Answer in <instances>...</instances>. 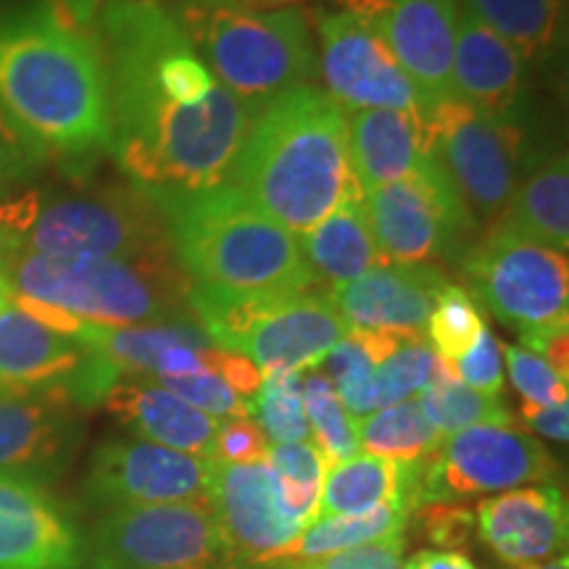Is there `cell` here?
<instances>
[{"label":"cell","instance_id":"c3c4849f","mask_svg":"<svg viewBox=\"0 0 569 569\" xmlns=\"http://www.w3.org/2000/svg\"><path fill=\"white\" fill-rule=\"evenodd\" d=\"M519 417L538 436L559 440L567 443L569 438V401L551 403V407H536V403H525L519 407Z\"/></svg>","mask_w":569,"mask_h":569},{"label":"cell","instance_id":"681fc988","mask_svg":"<svg viewBox=\"0 0 569 569\" xmlns=\"http://www.w3.org/2000/svg\"><path fill=\"white\" fill-rule=\"evenodd\" d=\"M401 569H478L465 553L457 551H417Z\"/></svg>","mask_w":569,"mask_h":569},{"label":"cell","instance_id":"f1b7e54d","mask_svg":"<svg viewBox=\"0 0 569 569\" xmlns=\"http://www.w3.org/2000/svg\"><path fill=\"white\" fill-rule=\"evenodd\" d=\"M71 338L113 361L124 377H151L161 356L172 348L211 346L198 322L111 327L80 319Z\"/></svg>","mask_w":569,"mask_h":569},{"label":"cell","instance_id":"4316f807","mask_svg":"<svg viewBox=\"0 0 569 569\" xmlns=\"http://www.w3.org/2000/svg\"><path fill=\"white\" fill-rule=\"evenodd\" d=\"M538 243L567 253L569 248V163L565 151H551L532 161L515 196L498 219Z\"/></svg>","mask_w":569,"mask_h":569},{"label":"cell","instance_id":"44dd1931","mask_svg":"<svg viewBox=\"0 0 569 569\" xmlns=\"http://www.w3.org/2000/svg\"><path fill=\"white\" fill-rule=\"evenodd\" d=\"M453 96L493 119L522 124L528 63L507 40L459 9L451 69Z\"/></svg>","mask_w":569,"mask_h":569},{"label":"cell","instance_id":"7bdbcfd3","mask_svg":"<svg viewBox=\"0 0 569 569\" xmlns=\"http://www.w3.org/2000/svg\"><path fill=\"white\" fill-rule=\"evenodd\" d=\"M269 453V438L251 417H230L219 422L211 440V461L222 465H253L264 461Z\"/></svg>","mask_w":569,"mask_h":569},{"label":"cell","instance_id":"7402d4cb","mask_svg":"<svg viewBox=\"0 0 569 569\" xmlns=\"http://www.w3.org/2000/svg\"><path fill=\"white\" fill-rule=\"evenodd\" d=\"M478 528L507 565L538 567L567 543V503L557 486L515 488L478 503Z\"/></svg>","mask_w":569,"mask_h":569},{"label":"cell","instance_id":"f35d334b","mask_svg":"<svg viewBox=\"0 0 569 569\" xmlns=\"http://www.w3.org/2000/svg\"><path fill=\"white\" fill-rule=\"evenodd\" d=\"M322 365L325 377L332 382L340 403L353 419H361L380 409L375 393V361L369 359L365 348L356 343L353 336L340 340L325 356Z\"/></svg>","mask_w":569,"mask_h":569},{"label":"cell","instance_id":"52a82bcc","mask_svg":"<svg viewBox=\"0 0 569 569\" xmlns=\"http://www.w3.org/2000/svg\"><path fill=\"white\" fill-rule=\"evenodd\" d=\"M174 19L213 80L264 106L315 74V46L298 9L261 11L243 0H180Z\"/></svg>","mask_w":569,"mask_h":569},{"label":"cell","instance_id":"d6986e66","mask_svg":"<svg viewBox=\"0 0 569 569\" xmlns=\"http://www.w3.org/2000/svg\"><path fill=\"white\" fill-rule=\"evenodd\" d=\"M448 284L436 264H380L330 293L348 332L425 338V325Z\"/></svg>","mask_w":569,"mask_h":569},{"label":"cell","instance_id":"d4e9b609","mask_svg":"<svg viewBox=\"0 0 569 569\" xmlns=\"http://www.w3.org/2000/svg\"><path fill=\"white\" fill-rule=\"evenodd\" d=\"M430 148V132L417 113L365 109L348 119V151L361 193L407 180L422 167Z\"/></svg>","mask_w":569,"mask_h":569},{"label":"cell","instance_id":"4fadbf2b","mask_svg":"<svg viewBox=\"0 0 569 569\" xmlns=\"http://www.w3.org/2000/svg\"><path fill=\"white\" fill-rule=\"evenodd\" d=\"M365 209L386 264H432L469 248L478 227L432 148L407 180L365 193Z\"/></svg>","mask_w":569,"mask_h":569},{"label":"cell","instance_id":"7a4b0ae2","mask_svg":"<svg viewBox=\"0 0 569 569\" xmlns=\"http://www.w3.org/2000/svg\"><path fill=\"white\" fill-rule=\"evenodd\" d=\"M0 106L53 159L111 151L101 48L56 0L0 11Z\"/></svg>","mask_w":569,"mask_h":569},{"label":"cell","instance_id":"9c48e42d","mask_svg":"<svg viewBox=\"0 0 569 569\" xmlns=\"http://www.w3.org/2000/svg\"><path fill=\"white\" fill-rule=\"evenodd\" d=\"M461 274L480 309L515 327L522 343L567 327V253L496 222L486 238L461 256Z\"/></svg>","mask_w":569,"mask_h":569},{"label":"cell","instance_id":"816d5d0a","mask_svg":"<svg viewBox=\"0 0 569 569\" xmlns=\"http://www.w3.org/2000/svg\"><path fill=\"white\" fill-rule=\"evenodd\" d=\"M272 565V561H269ZM277 565H284V569H338L332 567L327 559H315V561H296V559H282Z\"/></svg>","mask_w":569,"mask_h":569},{"label":"cell","instance_id":"6da1fadb","mask_svg":"<svg viewBox=\"0 0 569 569\" xmlns=\"http://www.w3.org/2000/svg\"><path fill=\"white\" fill-rule=\"evenodd\" d=\"M159 3L106 0L98 21L111 151L127 180L142 190H209L230 169L261 106L224 90L203 106L169 101L151 59Z\"/></svg>","mask_w":569,"mask_h":569},{"label":"cell","instance_id":"5bb4252c","mask_svg":"<svg viewBox=\"0 0 569 569\" xmlns=\"http://www.w3.org/2000/svg\"><path fill=\"white\" fill-rule=\"evenodd\" d=\"M84 498L103 511L209 501V461L140 438L106 440L92 451Z\"/></svg>","mask_w":569,"mask_h":569},{"label":"cell","instance_id":"ab89813d","mask_svg":"<svg viewBox=\"0 0 569 569\" xmlns=\"http://www.w3.org/2000/svg\"><path fill=\"white\" fill-rule=\"evenodd\" d=\"M53 156L27 134L0 106V201L24 188Z\"/></svg>","mask_w":569,"mask_h":569},{"label":"cell","instance_id":"7c38bea8","mask_svg":"<svg viewBox=\"0 0 569 569\" xmlns=\"http://www.w3.org/2000/svg\"><path fill=\"white\" fill-rule=\"evenodd\" d=\"M90 569H234L209 501L111 509L88 543Z\"/></svg>","mask_w":569,"mask_h":569},{"label":"cell","instance_id":"603a6c76","mask_svg":"<svg viewBox=\"0 0 569 569\" xmlns=\"http://www.w3.org/2000/svg\"><path fill=\"white\" fill-rule=\"evenodd\" d=\"M90 353L88 346L21 311L11 298L0 301V388L67 396Z\"/></svg>","mask_w":569,"mask_h":569},{"label":"cell","instance_id":"e575fe53","mask_svg":"<svg viewBox=\"0 0 569 569\" xmlns=\"http://www.w3.org/2000/svg\"><path fill=\"white\" fill-rule=\"evenodd\" d=\"M303 409L311 436L317 440L315 446L322 451L327 467L359 453L356 419L348 415L332 382L322 372L303 375Z\"/></svg>","mask_w":569,"mask_h":569},{"label":"cell","instance_id":"e0dca14e","mask_svg":"<svg viewBox=\"0 0 569 569\" xmlns=\"http://www.w3.org/2000/svg\"><path fill=\"white\" fill-rule=\"evenodd\" d=\"M209 461V503L222 543L243 565H269L301 536V525L284 517L277 501L274 478L267 459L253 465Z\"/></svg>","mask_w":569,"mask_h":569},{"label":"cell","instance_id":"484cf974","mask_svg":"<svg viewBox=\"0 0 569 569\" xmlns=\"http://www.w3.org/2000/svg\"><path fill=\"white\" fill-rule=\"evenodd\" d=\"M298 243L311 274L317 277L322 290L330 288V293L359 280L372 267L386 264L369 227L365 196L346 201L315 230L301 234Z\"/></svg>","mask_w":569,"mask_h":569},{"label":"cell","instance_id":"5b68a950","mask_svg":"<svg viewBox=\"0 0 569 569\" xmlns=\"http://www.w3.org/2000/svg\"><path fill=\"white\" fill-rule=\"evenodd\" d=\"M0 251L127 261L174 248L151 196L124 182L13 190L0 201Z\"/></svg>","mask_w":569,"mask_h":569},{"label":"cell","instance_id":"60d3db41","mask_svg":"<svg viewBox=\"0 0 569 569\" xmlns=\"http://www.w3.org/2000/svg\"><path fill=\"white\" fill-rule=\"evenodd\" d=\"M161 388L174 393L209 417H251V401L240 398L219 375L201 372L190 377H153Z\"/></svg>","mask_w":569,"mask_h":569},{"label":"cell","instance_id":"b9f144b4","mask_svg":"<svg viewBox=\"0 0 569 569\" xmlns=\"http://www.w3.org/2000/svg\"><path fill=\"white\" fill-rule=\"evenodd\" d=\"M507 365L509 377L515 382L525 403H536V407H551V403L567 401V380L553 372L546 365L543 356L525 346L507 348Z\"/></svg>","mask_w":569,"mask_h":569},{"label":"cell","instance_id":"8992f818","mask_svg":"<svg viewBox=\"0 0 569 569\" xmlns=\"http://www.w3.org/2000/svg\"><path fill=\"white\" fill-rule=\"evenodd\" d=\"M11 293L34 298L84 322L127 327L196 322L193 282L174 253L148 259H48L0 251Z\"/></svg>","mask_w":569,"mask_h":569},{"label":"cell","instance_id":"74e56055","mask_svg":"<svg viewBox=\"0 0 569 569\" xmlns=\"http://www.w3.org/2000/svg\"><path fill=\"white\" fill-rule=\"evenodd\" d=\"M438 372V356L427 346L425 338H407L388 359L375 367L377 407L409 401L422 390Z\"/></svg>","mask_w":569,"mask_h":569},{"label":"cell","instance_id":"1f68e13d","mask_svg":"<svg viewBox=\"0 0 569 569\" xmlns=\"http://www.w3.org/2000/svg\"><path fill=\"white\" fill-rule=\"evenodd\" d=\"M356 438L367 453L398 465L430 457L443 443V436L430 425L417 401L390 403L356 419Z\"/></svg>","mask_w":569,"mask_h":569},{"label":"cell","instance_id":"2e32d148","mask_svg":"<svg viewBox=\"0 0 569 569\" xmlns=\"http://www.w3.org/2000/svg\"><path fill=\"white\" fill-rule=\"evenodd\" d=\"M319 40L327 90L343 109H390L427 117L422 96L386 42L351 13H330L319 21Z\"/></svg>","mask_w":569,"mask_h":569},{"label":"cell","instance_id":"7dc6e473","mask_svg":"<svg viewBox=\"0 0 569 569\" xmlns=\"http://www.w3.org/2000/svg\"><path fill=\"white\" fill-rule=\"evenodd\" d=\"M401 553L403 536H390L325 559L338 569H401Z\"/></svg>","mask_w":569,"mask_h":569},{"label":"cell","instance_id":"30bf717a","mask_svg":"<svg viewBox=\"0 0 569 569\" xmlns=\"http://www.w3.org/2000/svg\"><path fill=\"white\" fill-rule=\"evenodd\" d=\"M559 467L536 438L515 427L478 425L446 436L430 457L403 465V507L507 493L525 482L553 486Z\"/></svg>","mask_w":569,"mask_h":569},{"label":"cell","instance_id":"ee69618b","mask_svg":"<svg viewBox=\"0 0 569 569\" xmlns=\"http://www.w3.org/2000/svg\"><path fill=\"white\" fill-rule=\"evenodd\" d=\"M448 367H451V372L457 375V380L465 382L467 388L478 390V393H486V396H501L503 390L501 343H498V338L488 330V327L480 332L478 343Z\"/></svg>","mask_w":569,"mask_h":569},{"label":"cell","instance_id":"bcb514c9","mask_svg":"<svg viewBox=\"0 0 569 569\" xmlns=\"http://www.w3.org/2000/svg\"><path fill=\"white\" fill-rule=\"evenodd\" d=\"M201 359H203L206 372L222 377L227 386H230L240 398H246V401H251L256 390L261 388V380H264V375L259 372V367H256L253 361H248L246 356L209 346L201 351Z\"/></svg>","mask_w":569,"mask_h":569},{"label":"cell","instance_id":"ba28073f","mask_svg":"<svg viewBox=\"0 0 569 569\" xmlns=\"http://www.w3.org/2000/svg\"><path fill=\"white\" fill-rule=\"evenodd\" d=\"M190 303L213 348L246 356L261 375L303 372L322 365L348 336L327 293L238 298L193 288Z\"/></svg>","mask_w":569,"mask_h":569},{"label":"cell","instance_id":"3957f363","mask_svg":"<svg viewBox=\"0 0 569 569\" xmlns=\"http://www.w3.org/2000/svg\"><path fill=\"white\" fill-rule=\"evenodd\" d=\"M227 184L301 238L351 198H361L348 151V113L315 84L261 106Z\"/></svg>","mask_w":569,"mask_h":569},{"label":"cell","instance_id":"ac0fdd59","mask_svg":"<svg viewBox=\"0 0 569 569\" xmlns=\"http://www.w3.org/2000/svg\"><path fill=\"white\" fill-rule=\"evenodd\" d=\"M82 438L80 409L59 390L0 388V475L42 486L71 465Z\"/></svg>","mask_w":569,"mask_h":569},{"label":"cell","instance_id":"4dcf8cb0","mask_svg":"<svg viewBox=\"0 0 569 569\" xmlns=\"http://www.w3.org/2000/svg\"><path fill=\"white\" fill-rule=\"evenodd\" d=\"M409 522V511L396 507V503H386V507H377L365 515H343V517H317L301 530L293 543L284 549L282 559H296V561H315L332 557V553L359 549V546L375 543V540L390 538V536H403Z\"/></svg>","mask_w":569,"mask_h":569},{"label":"cell","instance_id":"cb8c5ba5","mask_svg":"<svg viewBox=\"0 0 569 569\" xmlns=\"http://www.w3.org/2000/svg\"><path fill=\"white\" fill-rule=\"evenodd\" d=\"M103 407L140 440L206 459L219 422L180 401L153 377H122Z\"/></svg>","mask_w":569,"mask_h":569},{"label":"cell","instance_id":"f907efd6","mask_svg":"<svg viewBox=\"0 0 569 569\" xmlns=\"http://www.w3.org/2000/svg\"><path fill=\"white\" fill-rule=\"evenodd\" d=\"M56 3H59L61 9L69 13L71 19H77V21H80V24L88 27L90 21H92V17H96V13H98V9H101L103 0H56Z\"/></svg>","mask_w":569,"mask_h":569},{"label":"cell","instance_id":"d590c367","mask_svg":"<svg viewBox=\"0 0 569 569\" xmlns=\"http://www.w3.org/2000/svg\"><path fill=\"white\" fill-rule=\"evenodd\" d=\"M253 422L274 443H303L311 438L303 409V375L269 372L251 398Z\"/></svg>","mask_w":569,"mask_h":569},{"label":"cell","instance_id":"83f0119b","mask_svg":"<svg viewBox=\"0 0 569 569\" xmlns=\"http://www.w3.org/2000/svg\"><path fill=\"white\" fill-rule=\"evenodd\" d=\"M459 9L507 40L528 67H546L565 42L561 0H459Z\"/></svg>","mask_w":569,"mask_h":569},{"label":"cell","instance_id":"f546056e","mask_svg":"<svg viewBox=\"0 0 569 569\" xmlns=\"http://www.w3.org/2000/svg\"><path fill=\"white\" fill-rule=\"evenodd\" d=\"M401 486L403 465L372 453H356L327 467L317 517L365 515L386 503L401 507Z\"/></svg>","mask_w":569,"mask_h":569},{"label":"cell","instance_id":"ffe728a7","mask_svg":"<svg viewBox=\"0 0 569 569\" xmlns=\"http://www.w3.org/2000/svg\"><path fill=\"white\" fill-rule=\"evenodd\" d=\"M82 538L46 486L0 475V569H80Z\"/></svg>","mask_w":569,"mask_h":569},{"label":"cell","instance_id":"836d02e7","mask_svg":"<svg viewBox=\"0 0 569 569\" xmlns=\"http://www.w3.org/2000/svg\"><path fill=\"white\" fill-rule=\"evenodd\" d=\"M267 465L272 469L277 501L284 517L293 522L306 525L317 519L319 493L327 472V461L322 451L303 440V443H274L269 446Z\"/></svg>","mask_w":569,"mask_h":569},{"label":"cell","instance_id":"277c9868","mask_svg":"<svg viewBox=\"0 0 569 569\" xmlns=\"http://www.w3.org/2000/svg\"><path fill=\"white\" fill-rule=\"evenodd\" d=\"M196 290L213 296L325 293L301 243L232 184L146 190Z\"/></svg>","mask_w":569,"mask_h":569},{"label":"cell","instance_id":"f6af8a7d","mask_svg":"<svg viewBox=\"0 0 569 569\" xmlns=\"http://www.w3.org/2000/svg\"><path fill=\"white\" fill-rule=\"evenodd\" d=\"M411 515L419 517V525L425 528V536L436 546L453 549V546H465L475 530V511L459 503H427Z\"/></svg>","mask_w":569,"mask_h":569},{"label":"cell","instance_id":"f5cc1de1","mask_svg":"<svg viewBox=\"0 0 569 569\" xmlns=\"http://www.w3.org/2000/svg\"><path fill=\"white\" fill-rule=\"evenodd\" d=\"M525 569H569V567H567V557H559V559H551L549 565L543 567H525Z\"/></svg>","mask_w":569,"mask_h":569},{"label":"cell","instance_id":"11a10c76","mask_svg":"<svg viewBox=\"0 0 569 569\" xmlns=\"http://www.w3.org/2000/svg\"><path fill=\"white\" fill-rule=\"evenodd\" d=\"M0 277H3V274H0Z\"/></svg>","mask_w":569,"mask_h":569},{"label":"cell","instance_id":"8d00e7d4","mask_svg":"<svg viewBox=\"0 0 569 569\" xmlns=\"http://www.w3.org/2000/svg\"><path fill=\"white\" fill-rule=\"evenodd\" d=\"M482 330H486V319H482L478 301L469 296L467 288L448 282L440 290L425 325V340L436 351L438 359L453 365L478 343Z\"/></svg>","mask_w":569,"mask_h":569},{"label":"cell","instance_id":"d6a6232c","mask_svg":"<svg viewBox=\"0 0 569 569\" xmlns=\"http://www.w3.org/2000/svg\"><path fill=\"white\" fill-rule=\"evenodd\" d=\"M417 403L443 438L467 430V427H511V422H515L501 396H486L467 388L465 382L457 380V375L451 372V367L443 359H438L436 377L419 390Z\"/></svg>","mask_w":569,"mask_h":569},{"label":"cell","instance_id":"8fae6325","mask_svg":"<svg viewBox=\"0 0 569 569\" xmlns=\"http://www.w3.org/2000/svg\"><path fill=\"white\" fill-rule=\"evenodd\" d=\"M432 153L469 213L498 222L515 196L528 161L522 124L493 119L451 96L425 117Z\"/></svg>","mask_w":569,"mask_h":569},{"label":"cell","instance_id":"9a60e30c","mask_svg":"<svg viewBox=\"0 0 569 569\" xmlns=\"http://www.w3.org/2000/svg\"><path fill=\"white\" fill-rule=\"evenodd\" d=\"M340 6L386 42L427 111L453 96L459 0H340Z\"/></svg>","mask_w":569,"mask_h":569},{"label":"cell","instance_id":"db71d44e","mask_svg":"<svg viewBox=\"0 0 569 569\" xmlns=\"http://www.w3.org/2000/svg\"><path fill=\"white\" fill-rule=\"evenodd\" d=\"M9 293H11L9 282H6V277H0V301H3V298H9Z\"/></svg>","mask_w":569,"mask_h":569}]
</instances>
